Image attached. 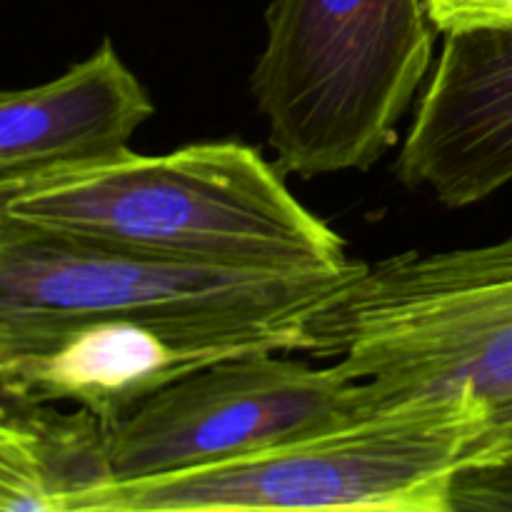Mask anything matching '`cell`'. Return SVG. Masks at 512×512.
<instances>
[{
  "mask_svg": "<svg viewBox=\"0 0 512 512\" xmlns=\"http://www.w3.org/2000/svg\"><path fill=\"white\" fill-rule=\"evenodd\" d=\"M0 223L183 263L340 270L345 240L240 140L130 148L0 178Z\"/></svg>",
  "mask_w": 512,
  "mask_h": 512,
  "instance_id": "1",
  "label": "cell"
},
{
  "mask_svg": "<svg viewBox=\"0 0 512 512\" xmlns=\"http://www.w3.org/2000/svg\"><path fill=\"white\" fill-rule=\"evenodd\" d=\"M495 460L488 415L473 395L415 398L240 458L108 480L80 495L73 512H453L460 475Z\"/></svg>",
  "mask_w": 512,
  "mask_h": 512,
  "instance_id": "2",
  "label": "cell"
},
{
  "mask_svg": "<svg viewBox=\"0 0 512 512\" xmlns=\"http://www.w3.org/2000/svg\"><path fill=\"white\" fill-rule=\"evenodd\" d=\"M305 333L310 355L358 380L363 413L470 393L488 415L493 465L512 460V235L363 263Z\"/></svg>",
  "mask_w": 512,
  "mask_h": 512,
  "instance_id": "3",
  "label": "cell"
},
{
  "mask_svg": "<svg viewBox=\"0 0 512 512\" xmlns=\"http://www.w3.org/2000/svg\"><path fill=\"white\" fill-rule=\"evenodd\" d=\"M250 75L280 173H365L433 70L423 0H273Z\"/></svg>",
  "mask_w": 512,
  "mask_h": 512,
  "instance_id": "4",
  "label": "cell"
},
{
  "mask_svg": "<svg viewBox=\"0 0 512 512\" xmlns=\"http://www.w3.org/2000/svg\"><path fill=\"white\" fill-rule=\"evenodd\" d=\"M360 268L183 263L0 223V365L50 330L110 318L268 330L308 353V320Z\"/></svg>",
  "mask_w": 512,
  "mask_h": 512,
  "instance_id": "5",
  "label": "cell"
},
{
  "mask_svg": "<svg viewBox=\"0 0 512 512\" xmlns=\"http://www.w3.org/2000/svg\"><path fill=\"white\" fill-rule=\"evenodd\" d=\"M363 413L358 380L278 350L218 360L160 388L105 428L113 480L240 458Z\"/></svg>",
  "mask_w": 512,
  "mask_h": 512,
  "instance_id": "6",
  "label": "cell"
},
{
  "mask_svg": "<svg viewBox=\"0 0 512 512\" xmlns=\"http://www.w3.org/2000/svg\"><path fill=\"white\" fill-rule=\"evenodd\" d=\"M300 353L290 335L245 328L90 320L25 343L0 365L38 403H73L103 428L183 375L250 353Z\"/></svg>",
  "mask_w": 512,
  "mask_h": 512,
  "instance_id": "7",
  "label": "cell"
},
{
  "mask_svg": "<svg viewBox=\"0 0 512 512\" xmlns=\"http://www.w3.org/2000/svg\"><path fill=\"white\" fill-rule=\"evenodd\" d=\"M395 178L450 210L512 183V28L445 33Z\"/></svg>",
  "mask_w": 512,
  "mask_h": 512,
  "instance_id": "8",
  "label": "cell"
},
{
  "mask_svg": "<svg viewBox=\"0 0 512 512\" xmlns=\"http://www.w3.org/2000/svg\"><path fill=\"white\" fill-rule=\"evenodd\" d=\"M155 115L113 40L33 88H0V178L100 158L128 148Z\"/></svg>",
  "mask_w": 512,
  "mask_h": 512,
  "instance_id": "9",
  "label": "cell"
},
{
  "mask_svg": "<svg viewBox=\"0 0 512 512\" xmlns=\"http://www.w3.org/2000/svg\"><path fill=\"white\" fill-rule=\"evenodd\" d=\"M108 480L105 428L88 410L43 403L0 418V512H73Z\"/></svg>",
  "mask_w": 512,
  "mask_h": 512,
  "instance_id": "10",
  "label": "cell"
},
{
  "mask_svg": "<svg viewBox=\"0 0 512 512\" xmlns=\"http://www.w3.org/2000/svg\"><path fill=\"white\" fill-rule=\"evenodd\" d=\"M453 512H512V460L465 470L453 488Z\"/></svg>",
  "mask_w": 512,
  "mask_h": 512,
  "instance_id": "11",
  "label": "cell"
},
{
  "mask_svg": "<svg viewBox=\"0 0 512 512\" xmlns=\"http://www.w3.org/2000/svg\"><path fill=\"white\" fill-rule=\"evenodd\" d=\"M438 33L512 28V0H423Z\"/></svg>",
  "mask_w": 512,
  "mask_h": 512,
  "instance_id": "12",
  "label": "cell"
},
{
  "mask_svg": "<svg viewBox=\"0 0 512 512\" xmlns=\"http://www.w3.org/2000/svg\"><path fill=\"white\" fill-rule=\"evenodd\" d=\"M33 405H43L23 388L15 378H10L8 373L0 370V418L3 415H13L20 413V410H28Z\"/></svg>",
  "mask_w": 512,
  "mask_h": 512,
  "instance_id": "13",
  "label": "cell"
}]
</instances>
